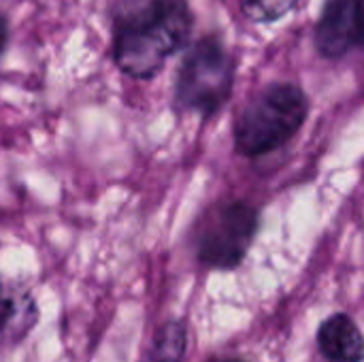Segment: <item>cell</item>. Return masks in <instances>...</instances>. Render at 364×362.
Instances as JSON below:
<instances>
[{
  "mask_svg": "<svg viewBox=\"0 0 364 362\" xmlns=\"http://www.w3.org/2000/svg\"><path fill=\"white\" fill-rule=\"evenodd\" d=\"M186 0H128L113 17V60L134 79L156 77L190 38Z\"/></svg>",
  "mask_w": 364,
  "mask_h": 362,
  "instance_id": "6da1fadb",
  "label": "cell"
},
{
  "mask_svg": "<svg viewBox=\"0 0 364 362\" xmlns=\"http://www.w3.org/2000/svg\"><path fill=\"white\" fill-rule=\"evenodd\" d=\"M309 100L294 83H271L258 92L235 124V143L247 158L264 156L286 145L305 124Z\"/></svg>",
  "mask_w": 364,
  "mask_h": 362,
  "instance_id": "7a4b0ae2",
  "label": "cell"
},
{
  "mask_svg": "<svg viewBox=\"0 0 364 362\" xmlns=\"http://www.w3.org/2000/svg\"><path fill=\"white\" fill-rule=\"evenodd\" d=\"M232 83V55L215 36H203L181 60L175 79V105L181 111L213 115L230 98Z\"/></svg>",
  "mask_w": 364,
  "mask_h": 362,
  "instance_id": "3957f363",
  "label": "cell"
},
{
  "mask_svg": "<svg viewBox=\"0 0 364 362\" xmlns=\"http://www.w3.org/2000/svg\"><path fill=\"white\" fill-rule=\"evenodd\" d=\"M258 230V211L241 201L211 207L196 233L198 260L211 269H235Z\"/></svg>",
  "mask_w": 364,
  "mask_h": 362,
  "instance_id": "277c9868",
  "label": "cell"
},
{
  "mask_svg": "<svg viewBox=\"0 0 364 362\" xmlns=\"http://www.w3.org/2000/svg\"><path fill=\"white\" fill-rule=\"evenodd\" d=\"M360 0H326L316 26V49L326 60H341L360 47Z\"/></svg>",
  "mask_w": 364,
  "mask_h": 362,
  "instance_id": "5b68a950",
  "label": "cell"
},
{
  "mask_svg": "<svg viewBox=\"0 0 364 362\" xmlns=\"http://www.w3.org/2000/svg\"><path fill=\"white\" fill-rule=\"evenodd\" d=\"M320 352L333 362H360L363 361V335L356 322L346 316L337 314L320 326L318 333Z\"/></svg>",
  "mask_w": 364,
  "mask_h": 362,
  "instance_id": "8992f818",
  "label": "cell"
},
{
  "mask_svg": "<svg viewBox=\"0 0 364 362\" xmlns=\"http://www.w3.org/2000/svg\"><path fill=\"white\" fill-rule=\"evenodd\" d=\"M36 322V307L32 299L26 292L9 294L6 299H0V333L17 341L28 335V331Z\"/></svg>",
  "mask_w": 364,
  "mask_h": 362,
  "instance_id": "52a82bcc",
  "label": "cell"
},
{
  "mask_svg": "<svg viewBox=\"0 0 364 362\" xmlns=\"http://www.w3.org/2000/svg\"><path fill=\"white\" fill-rule=\"evenodd\" d=\"M301 0H239L241 13L254 23H273L286 17Z\"/></svg>",
  "mask_w": 364,
  "mask_h": 362,
  "instance_id": "ba28073f",
  "label": "cell"
},
{
  "mask_svg": "<svg viewBox=\"0 0 364 362\" xmlns=\"http://www.w3.org/2000/svg\"><path fill=\"white\" fill-rule=\"evenodd\" d=\"M186 352V329L183 324H166L154 346L151 362H181V356Z\"/></svg>",
  "mask_w": 364,
  "mask_h": 362,
  "instance_id": "9c48e42d",
  "label": "cell"
},
{
  "mask_svg": "<svg viewBox=\"0 0 364 362\" xmlns=\"http://www.w3.org/2000/svg\"><path fill=\"white\" fill-rule=\"evenodd\" d=\"M6 41H9V26H6V19L0 15V53L6 47Z\"/></svg>",
  "mask_w": 364,
  "mask_h": 362,
  "instance_id": "30bf717a",
  "label": "cell"
},
{
  "mask_svg": "<svg viewBox=\"0 0 364 362\" xmlns=\"http://www.w3.org/2000/svg\"><path fill=\"white\" fill-rule=\"evenodd\" d=\"M222 362H239V361H222Z\"/></svg>",
  "mask_w": 364,
  "mask_h": 362,
  "instance_id": "8fae6325",
  "label": "cell"
}]
</instances>
